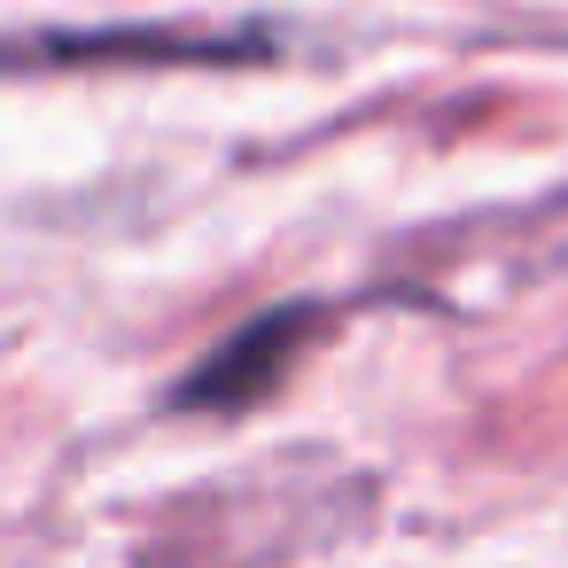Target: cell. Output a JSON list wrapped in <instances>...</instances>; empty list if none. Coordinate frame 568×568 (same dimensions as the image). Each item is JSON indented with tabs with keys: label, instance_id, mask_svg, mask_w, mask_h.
<instances>
[{
	"label": "cell",
	"instance_id": "cell-1",
	"mask_svg": "<svg viewBox=\"0 0 568 568\" xmlns=\"http://www.w3.org/2000/svg\"><path fill=\"white\" fill-rule=\"evenodd\" d=\"M296 343H304V312L250 320V327H242L211 366H195V374H187V405H250V397H265Z\"/></svg>",
	"mask_w": 568,
	"mask_h": 568
}]
</instances>
